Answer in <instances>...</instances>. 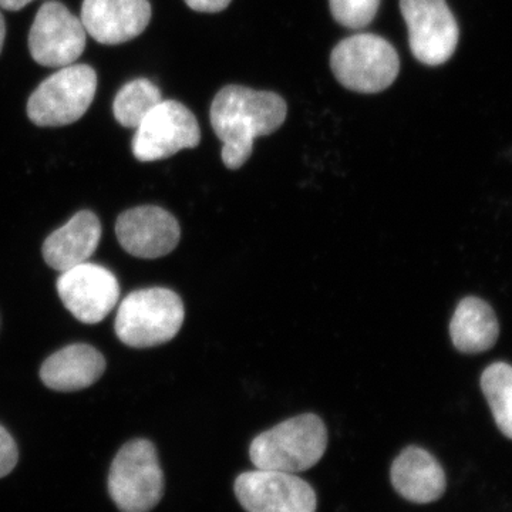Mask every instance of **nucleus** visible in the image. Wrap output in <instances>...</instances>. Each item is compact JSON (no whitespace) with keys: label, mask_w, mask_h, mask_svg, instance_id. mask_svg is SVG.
<instances>
[{"label":"nucleus","mask_w":512,"mask_h":512,"mask_svg":"<svg viewBox=\"0 0 512 512\" xmlns=\"http://www.w3.org/2000/svg\"><path fill=\"white\" fill-rule=\"evenodd\" d=\"M288 106L279 94L249 87L225 86L211 104L210 120L222 141L225 167L238 170L247 163L258 137L275 133L285 123Z\"/></svg>","instance_id":"obj_1"},{"label":"nucleus","mask_w":512,"mask_h":512,"mask_svg":"<svg viewBox=\"0 0 512 512\" xmlns=\"http://www.w3.org/2000/svg\"><path fill=\"white\" fill-rule=\"evenodd\" d=\"M161 100L160 89L151 80H131L114 97V119L123 127L137 128Z\"/></svg>","instance_id":"obj_18"},{"label":"nucleus","mask_w":512,"mask_h":512,"mask_svg":"<svg viewBox=\"0 0 512 512\" xmlns=\"http://www.w3.org/2000/svg\"><path fill=\"white\" fill-rule=\"evenodd\" d=\"M101 225L92 211H80L62 228L47 237L43 258L50 268L64 272L89 262L99 247Z\"/></svg>","instance_id":"obj_15"},{"label":"nucleus","mask_w":512,"mask_h":512,"mask_svg":"<svg viewBox=\"0 0 512 512\" xmlns=\"http://www.w3.org/2000/svg\"><path fill=\"white\" fill-rule=\"evenodd\" d=\"M232 0H185L188 6L195 12L218 13L227 9Z\"/></svg>","instance_id":"obj_22"},{"label":"nucleus","mask_w":512,"mask_h":512,"mask_svg":"<svg viewBox=\"0 0 512 512\" xmlns=\"http://www.w3.org/2000/svg\"><path fill=\"white\" fill-rule=\"evenodd\" d=\"M454 348L463 353H483L493 349L500 336L497 316L483 299L468 296L458 303L450 323Z\"/></svg>","instance_id":"obj_17"},{"label":"nucleus","mask_w":512,"mask_h":512,"mask_svg":"<svg viewBox=\"0 0 512 512\" xmlns=\"http://www.w3.org/2000/svg\"><path fill=\"white\" fill-rule=\"evenodd\" d=\"M19 460L18 446L5 427L0 426V478L12 473Z\"/></svg>","instance_id":"obj_21"},{"label":"nucleus","mask_w":512,"mask_h":512,"mask_svg":"<svg viewBox=\"0 0 512 512\" xmlns=\"http://www.w3.org/2000/svg\"><path fill=\"white\" fill-rule=\"evenodd\" d=\"M184 318V303L177 293L167 288H148L131 292L123 299L114 326L124 345L146 349L174 339Z\"/></svg>","instance_id":"obj_3"},{"label":"nucleus","mask_w":512,"mask_h":512,"mask_svg":"<svg viewBox=\"0 0 512 512\" xmlns=\"http://www.w3.org/2000/svg\"><path fill=\"white\" fill-rule=\"evenodd\" d=\"M330 69L346 89L375 94L392 86L399 76L400 59L392 43L382 36L360 33L335 46Z\"/></svg>","instance_id":"obj_4"},{"label":"nucleus","mask_w":512,"mask_h":512,"mask_svg":"<svg viewBox=\"0 0 512 512\" xmlns=\"http://www.w3.org/2000/svg\"><path fill=\"white\" fill-rule=\"evenodd\" d=\"M5 37H6L5 18H3L2 12H0V53H2L3 43H5Z\"/></svg>","instance_id":"obj_24"},{"label":"nucleus","mask_w":512,"mask_h":512,"mask_svg":"<svg viewBox=\"0 0 512 512\" xmlns=\"http://www.w3.org/2000/svg\"><path fill=\"white\" fill-rule=\"evenodd\" d=\"M234 490L247 512H316L318 507L315 491L296 474L256 468L241 474Z\"/></svg>","instance_id":"obj_10"},{"label":"nucleus","mask_w":512,"mask_h":512,"mask_svg":"<svg viewBox=\"0 0 512 512\" xmlns=\"http://www.w3.org/2000/svg\"><path fill=\"white\" fill-rule=\"evenodd\" d=\"M96 90V70L87 64H70L37 86L29 97L26 113L39 127L69 126L90 109Z\"/></svg>","instance_id":"obj_5"},{"label":"nucleus","mask_w":512,"mask_h":512,"mask_svg":"<svg viewBox=\"0 0 512 512\" xmlns=\"http://www.w3.org/2000/svg\"><path fill=\"white\" fill-rule=\"evenodd\" d=\"M87 33L82 20L63 3H43L29 32L30 56L40 66L62 69L83 55Z\"/></svg>","instance_id":"obj_9"},{"label":"nucleus","mask_w":512,"mask_h":512,"mask_svg":"<svg viewBox=\"0 0 512 512\" xmlns=\"http://www.w3.org/2000/svg\"><path fill=\"white\" fill-rule=\"evenodd\" d=\"M413 56L427 66L450 60L458 45L457 20L446 0H400Z\"/></svg>","instance_id":"obj_8"},{"label":"nucleus","mask_w":512,"mask_h":512,"mask_svg":"<svg viewBox=\"0 0 512 512\" xmlns=\"http://www.w3.org/2000/svg\"><path fill=\"white\" fill-rule=\"evenodd\" d=\"M380 0H329L330 12L339 25L348 29H363L373 22Z\"/></svg>","instance_id":"obj_20"},{"label":"nucleus","mask_w":512,"mask_h":512,"mask_svg":"<svg viewBox=\"0 0 512 512\" xmlns=\"http://www.w3.org/2000/svg\"><path fill=\"white\" fill-rule=\"evenodd\" d=\"M80 20L96 42L121 45L147 29L151 5L148 0H83Z\"/></svg>","instance_id":"obj_13"},{"label":"nucleus","mask_w":512,"mask_h":512,"mask_svg":"<svg viewBox=\"0 0 512 512\" xmlns=\"http://www.w3.org/2000/svg\"><path fill=\"white\" fill-rule=\"evenodd\" d=\"M57 292L74 318L93 325L116 308L120 285L109 269L84 262L62 272L57 279Z\"/></svg>","instance_id":"obj_11"},{"label":"nucleus","mask_w":512,"mask_h":512,"mask_svg":"<svg viewBox=\"0 0 512 512\" xmlns=\"http://www.w3.org/2000/svg\"><path fill=\"white\" fill-rule=\"evenodd\" d=\"M106 360L93 346L70 345L53 353L40 369V379L56 392H77L103 376Z\"/></svg>","instance_id":"obj_16"},{"label":"nucleus","mask_w":512,"mask_h":512,"mask_svg":"<svg viewBox=\"0 0 512 512\" xmlns=\"http://www.w3.org/2000/svg\"><path fill=\"white\" fill-rule=\"evenodd\" d=\"M116 234L128 254L143 259H157L173 252L181 238L174 215L154 205L131 208L120 215Z\"/></svg>","instance_id":"obj_12"},{"label":"nucleus","mask_w":512,"mask_h":512,"mask_svg":"<svg viewBox=\"0 0 512 512\" xmlns=\"http://www.w3.org/2000/svg\"><path fill=\"white\" fill-rule=\"evenodd\" d=\"M109 493L121 512H150L164 494L157 450L148 440L130 441L111 464Z\"/></svg>","instance_id":"obj_6"},{"label":"nucleus","mask_w":512,"mask_h":512,"mask_svg":"<svg viewBox=\"0 0 512 512\" xmlns=\"http://www.w3.org/2000/svg\"><path fill=\"white\" fill-rule=\"evenodd\" d=\"M390 480L397 494L416 504H430L446 493V474L424 448L410 446L393 461Z\"/></svg>","instance_id":"obj_14"},{"label":"nucleus","mask_w":512,"mask_h":512,"mask_svg":"<svg viewBox=\"0 0 512 512\" xmlns=\"http://www.w3.org/2000/svg\"><path fill=\"white\" fill-rule=\"evenodd\" d=\"M481 389L498 429L512 440V366L494 363L487 367L481 376Z\"/></svg>","instance_id":"obj_19"},{"label":"nucleus","mask_w":512,"mask_h":512,"mask_svg":"<svg viewBox=\"0 0 512 512\" xmlns=\"http://www.w3.org/2000/svg\"><path fill=\"white\" fill-rule=\"evenodd\" d=\"M32 2L33 0H0V8L9 10V12H18Z\"/></svg>","instance_id":"obj_23"},{"label":"nucleus","mask_w":512,"mask_h":512,"mask_svg":"<svg viewBox=\"0 0 512 512\" xmlns=\"http://www.w3.org/2000/svg\"><path fill=\"white\" fill-rule=\"evenodd\" d=\"M328 440V429L320 417L301 414L255 437L249 457L261 470L298 474L322 460Z\"/></svg>","instance_id":"obj_2"},{"label":"nucleus","mask_w":512,"mask_h":512,"mask_svg":"<svg viewBox=\"0 0 512 512\" xmlns=\"http://www.w3.org/2000/svg\"><path fill=\"white\" fill-rule=\"evenodd\" d=\"M200 124L190 109L175 100H161L134 134V157L143 163L164 160L200 144Z\"/></svg>","instance_id":"obj_7"}]
</instances>
